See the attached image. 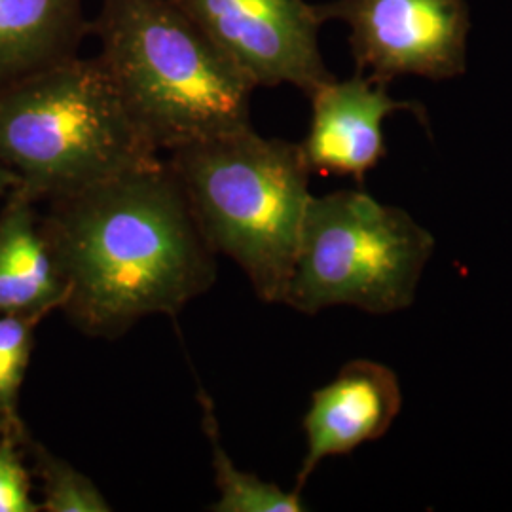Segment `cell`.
Returning <instances> with one entry per match:
<instances>
[{
    "label": "cell",
    "instance_id": "6da1fadb",
    "mask_svg": "<svg viewBox=\"0 0 512 512\" xmlns=\"http://www.w3.org/2000/svg\"><path fill=\"white\" fill-rule=\"evenodd\" d=\"M40 228L67 287L61 310L93 338L175 317L217 277V253L164 158L52 200Z\"/></svg>",
    "mask_w": 512,
    "mask_h": 512
},
{
    "label": "cell",
    "instance_id": "7a4b0ae2",
    "mask_svg": "<svg viewBox=\"0 0 512 512\" xmlns=\"http://www.w3.org/2000/svg\"><path fill=\"white\" fill-rule=\"evenodd\" d=\"M90 33L158 152L251 128L255 84L173 0H103Z\"/></svg>",
    "mask_w": 512,
    "mask_h": 512
},
{
    "label": "cell",
    "instance_id": "3957f363",
    "mask_svg": "<svg viewBox=\"0 0 512 512\" xmlns=\"http://www.w3.org/2000/svg\"><path fill=\"white\" fill-rule=\"evenodd\" d=\"M165 162L209 247L238 264L262 302L283 304L311 200L300 145L251 126L169 150Z\"/></svg>",
    "mask_w": 512,
    "mask_h": 512
},
{
    "label": "cell",
    "instance_id": "277c9868",
    "mask_svg": "<svg viewBox=\"0 0 512 512\" xmlns=\"http://www.w3.org/2000/svg\"><path fill=\"white\" fill-rule=\"evenodd\" d=\"M160 160L99 57H71L0 88V164L33 202Z\"/></svg>",
    "mask_w": 512,
    "mask_h": 512
},
{
    "label": "cell",
    "instance_id": "5b68a950",
    "mask_svg": "<svg viewBox=\"0 0 512 512\" xmlns=\"http://www.w3.org/2000/svg\"><path fill=\"white\" fill-rule=\"evenodd\" d=\"M435 247L410 213L363 190L311 196L283 304L308 315L336 306L408 310Z\"/></svg>",
    "mask_w": 512,
    "mask_h": 512
},
{
    "label": "cell",
    "instance_id": "8992f818",
    "mask_svg": "<svg viewBox=\"0 0 512 512\" xmlns=\"http://www.w3.org/2000/svg\"><path fill=\"white\" fill-rule=\"evenodd\" d=\"M323 21L349 27L357 71L389 82L403 74L431 80L465 73L469 10L463 0H334Z\"/></svg>",
    "mask_w": 512,
    "mask_h": 512
},
{
    "label": "cell",
    "instance_id": "52a82bcc",
    "mask_svg": "<svg viewBox=\"0 0 512 512\" xmlns=\"http://www.w3.org/2000/svg\"><path fill=\"white\" fill-rule=\"evenodd\" d=\"M256 88L311 95L334 78L319 52L323 19L306 0H173Z\"/></svg>",
    "mask_w": 512,
    "mask_h": 512
},
{
    "label": "cell",
    "instance_id": "ba28073f",
    "mask_svg": "<svg viewBox=\"0 0 512 512\" xmlns=\"http://www.w3.org/2000/svg\"><path fill=\"white\" fill-rule=\"evenodd\" d=\"M310 99V131L300 148L311 173L351 177L359 184L387 154L385 118L399 110L423 114L420 105L393 99L387 82L361 73L349 80L330 78Z\"/></svg>",
    "mask_w": 512,
    "mask_h": 512
},
{
    "label": "cell",
    "instance_id": "9c48e42d",
    "mask_svg": "<svg viewBox=\"0 0 512 512\" xmlns=\"http://www.w3.org/2000/svg\"><path fill=\"white\" fill-rule=\"evenodd\" d=\"M403 408L401 382L389 366L355 359L334 380L311 395L304 416L306 456L294 490L310 480L323 459L351 454L361 444L384 437Z\"/></svg>",
    "mask_w": 512,
    "mask_h": 512
},
{
    "label": "cell",
    "instance_id": "30bf717a",
    "mask_svg": "<svg viewBox=\"0 0 512 512\" xmlns=\"http://www.w3.org/2000/svg\"><path fill=\"white\" fill-rule=\"evenodd\" d=\"M33 205L14 188L0 211V315H48L67 298Z\"/></svg>",
    "mask_w": 512,
    "mask_h": 512
},
{
    "label": "cell",
    "instance_id": "8fae6325",
    "mask_svg": "<svg viewBox=\"0 0 512 512\" xmlns=\"http://www.w3.org/2000/svg\"><path fill=\"white\" fill-rule=\"evenodd\" d=\"M84 0H0V88L76 57Z\"/></svg>",
    "mask_w": 512,
    "mask_h": 512
},
{
    "label": "cell",
    "instance_id": "7c38bea8",
    "mask_svg": "<svg viewBox=\"0 0 512 512\" xmlns=\"http://www.w3.org/2000/svg\"><path fill=\"white\" fill-rule=\"evenodd\" d=\"M203 431L211 442L213 469L219 488V499L211 507L215 512H302L308 507L300 492H285L274 482H266L251 473L239 471L222 446L219 421L209 395L200 387Z\"/></svg>",
    "mask_w": 512,
    "mask_h": 512
},
{
    "label": "cell",
    "instance_id": "4fadbf2b",
    "mask_svg": "<svg viewBox=\"0 0 512 512\" xmlns=\"http://www.w3.org/2000/svg\"><path fill=\"white\" fill-rule=\"evenodd\" d=\"M46 315L12 313L0 315V425L4 433L23 440L19 420V391L35 346V329Z\"/></svg>",
    "mask_w": 512,
    "mask_h": 512
},
{
    "label": "cell",
    "instance_id": "5bb4252c",
    "mask_svg": "<svg viewBox=\"0 0 512 512\" xmlns=\"http://www.w3.org/2000/svg\"><path fill=\"white\" fill-rule=\"evenodd\" d=\"M37 473L42 480V503L46 512H110L109 501L84 473L63 459L55 458L40 444H33Z\"/></svg>",
    "mask_w": 512,
    "mask_h": 512
},
{
    "label": "cell",
    "instance_id": "9a60e30c",
    "mask_svg": "<svg viewBox=\"0 0 512 512\" xmlns=\"http://www.w3.org/2000/svg\"><path fill=\"white\" fill-rule=\"evenodd\" d=\"M16 440L10 433H2L0 439V512H40V503L31 497V478Z\"/></svg>",
    "mask_w": 512,
    "mask_h": 512
},
{
    "label": "cell",
    "instance_id": "2e32d148",
    "mask_svg": "<svg viewBox=\"0 0 512 512\" xmlns=\"http://www.w3.org/2000/svg\"><path fill=\"white\" fill-rule=\"evenodd\" d=\"M18 175L8 169L6 165L0 164V202L18 186Z\"/></svg>",
    "mask_w": 512,
    "mask_h": 512
}]
</instances>
